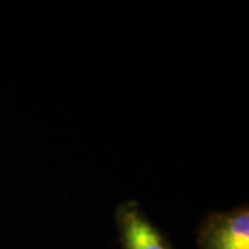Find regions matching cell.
I'll return each instance as SVG.
<instances>
[{
    "instance_id": "1",
    "label": "cell",
    "mask_w": 249,
    "mask_h": 249,
    "mask_svg": "<svg viewBox=\"0 0 249 249\" xmlns=\"http://www.w3.org/2000/svg\"><path fill=\"white\" fill-rule=\"evenodd\" d=\"M199 249H249V208L211 212L198 227Z\"/></svg>"
},
{
    "instance_id": "2",
    "label": "cell",
    "mask_w": 249,
    "mask_h": 249,
    "mask_svg": "<svg viewBox=\"0 0 249 249\" xmlns=\"http://www.w3.org/2000/svg\"><path fill=\"white\" fill-rule=\"evenodd\" d=\"M115 222L121 249H176L136 201L118 205Z\"/></svg>"
}]
</instances>
